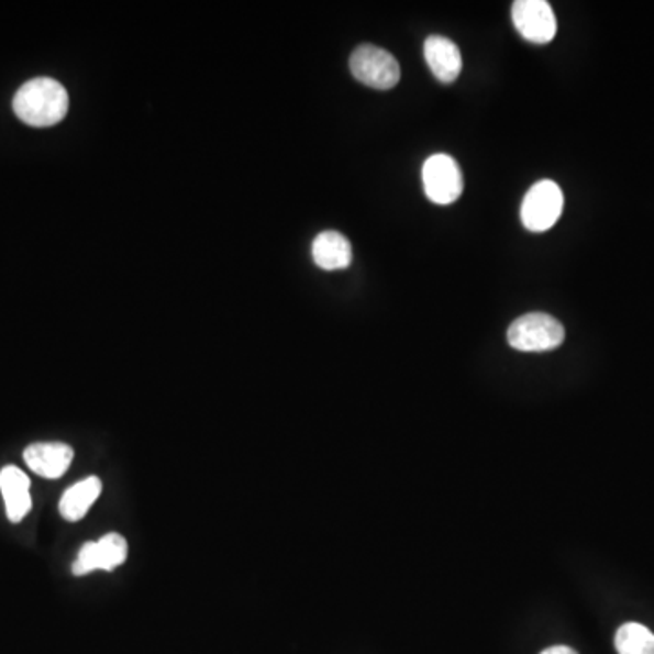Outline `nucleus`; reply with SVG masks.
<instances>
[{
    "label": "nucleus",
    "mask_w": 654,
    "mask_h": 654,
    "mask_svg": "<svg viewBox=\"0 0 654 654\" xmlns=\"http://www.w3.org/2000/svg\"><path fill=\"white\" fill-rule=\"evenodd\" d=\"M68 91L49 77L27 80L13 97V111L24 124L47 128L58 124L68 113Z\"/></svg>",
    "instance_id": "f257e3e1"
},
{
    "label": "nucleus",
    "mask_w": 654,
    "mask_h": 654,
    "mask_svg": "<svg viewBox=\"0 0 654 654\" xmlns=\"http://www.w3.org/2000/svg\"><path fill=\"white\" fill-rule=\"evenodd\" d=\"M566 339L564 325L547 313H528L509 325V346L525 353L556 350Z\"/></svg>",
    "instance_id": "f03ea898"
},
{
    "label": "nucleus",
    "mask_w": 654,
    "mask_h": 654,
    "mask_svg": "<svg viewBox=\"0 0 654 654\" xmlns=\"http://www.w3.org/2000/svg\"><path fill=\"white\" fill-rule=\"evenodd\" d=\"M350 68L358 82L373 89H391L400 80L397 58L383 47L372 44L356 47L350 58Z\"/></svg>",
    "instance_id": "7ed1b4c3"
},
{
    "label": "nucleus",
    "mask_w": 654,
    "mask_h": 654,
    "mask_svg": "<svg viewBox=\"0 0 654 654\" xmlns=\"http://www.w3.org/2000/svg\"><path fill=\"white\" fill-rule=\"evenodd\" d=\"M562 210H564V193L561 186L553 180H540L523 197L520 217H522V224L529 231L542 233L551 230L558 222Z\"/></svg>",
    "instance_id": "20e7f679"
},
{
    "label": "nucleus",
    "mask_w": 654,
    "mask_h": 654,
    "mask_svg": "<svg viewBox=\"0 0 654 654\" xmlns=\"http://www.w3.org/2000/svg\"><path fill=\"white\" fill-rule=\"evenodd\" d=\"M422 182L428 199L440 206L453 204L464 191L461 166L445 153H436L425 160Z\"/></svg>",
    "instance_id": "39448f33"
},
{
    "label": "nucleus",
    "mask_w": 654,
    "mask_h": 654,
    "mask_svg": "<svg viewBox=\"0 0 654 654\" xmlns=\"http://www.w3.org/2000/svg\"><path fill=\"white\" fill-rule=\"evenodd\" d=\"M128 558V542L119 533H108L97 542H88L74 562L75 576H86L93 570H113Z\"/></svg>",
    "instance_id": "423d86ee"
},
{
    "label": "nucleus",
    "mask_w": 654,
    "mask_h": 654,
    "mask_svg": "<svg viewBox=\"0 0 654 654\" xmlns=\"http://www.w3.org/2000/svg\"><path fill=\"white\" fill-rule=\"evenodd\" d=\"M513 24L529 43L547 44L556 35L555 11L545 0H517L513 4Z\"/></svg>",
    "instance_id": "0eeeda50"
},
{
    "label": "nucleus",
    "mask_w": 654,
    "mask_h": 654,
    "mask_svg": "<svg viewBox=\"0 0 654 654\" xmlns=\"http://www.w3.org/2000/svg\"><path fill=\"white\" fill-rule=\"evenodd\" d=\"M74 450L63 442H38L27 445L24 462L35 475L43 478H60L74 462Z\"/></svg>",
    "instance_id": "6e6552de"
},
{
    "label": "nucleus",
    "mask_w": 654,
    "mask_h": 654,
    "mask_svg": "<svg viewBox=\"0 0 654 654\" xmlns=\"http://www.w3.org/2000/svg\"><path fill=\"white\" fill-rule=\"evenodd\" d=\"M32 481L26 473L16 466H5L0 469V492L4 498L5 514L11 523L21 522L32 511Z\"/></svg>",
    "instance_id": "1a4fd4ad"
},
{
    "label": "nucleus",
    "mask_w": 654,
    "mask_h": 654,
    "mask_svg": "<svg viewBox=\"0 0 654 654\" xmlns=\"http://www.w3.org/2000/svg\"><path fill=\"white\" fill-rule=\"evenodd\" d=\"M425 63L436 79L451 85L462 71V53L451 38L431 35L424 44Z\"/></svg>",
    "instance_id": "9d476101"
},
{
    "label": "nucleus",
    "mask_w": 654,
    "mask_h": 654,
    "mask_svg": "<svg viewBox=\"0 0 654 654\" xmlns=\"http://www.w3.org/2000/svg\"><path fill=\"white\" fill-rule=\"evenodd\" d=\"M313 261L325 271L346 269L353 261L350 241L339 231L320 233L313 241Z\"/></svg>",
    "instance_id": "9b49d317"
},
{
    "label": "nucleus",
    "mask_w": 654,
    "mask_h": 654,
    "mask_svg": "<svg viewBox=\"0 0 654 654\" xmlns=\"http://www.w3.org/2000/svg\"><path fill=\"white\" fill-rule=\"evenodd\" d=\"M100 492H102L100 478H86V480L75 484V486L69 487L68 491L64 492L60 503H58V511L63 514L64 520L79 522L80 519H85L86 514H88L95 500L100 497Z\"/></svg>",
    "instance_id": "f8f14e48"
},
{
    "label": "nucleus",
    "mask_w": 654,
    "mask_h": 654,
    "mask_svg": "<svg viewBox=\"0 0 654 654\" xmlns=\"http://www.w3.org/2000/svg\"><path fill=\"white\" fill-rule=\"evenodd\" d=\"M618 654H654V634L642 623H623L614 636Z\"/></svg>",
    "instance_id": "ddd939ff"
},
{
    "label": "nucleus",
    "mask_w": 654,
    "mask_h": 654,
    "mask_svg": "<svg viewBox=\"0 0 654 654\" xmlns=\"http://www.w3.org/2000/svg\"><path fill=\"white\" fill-rule=\"evenodd\" d=\"M540 654H578L575 650H570L567 645H555V647H547Z\"/></svg>",
    "instance_id": "4468645a"
}]
</instances>
